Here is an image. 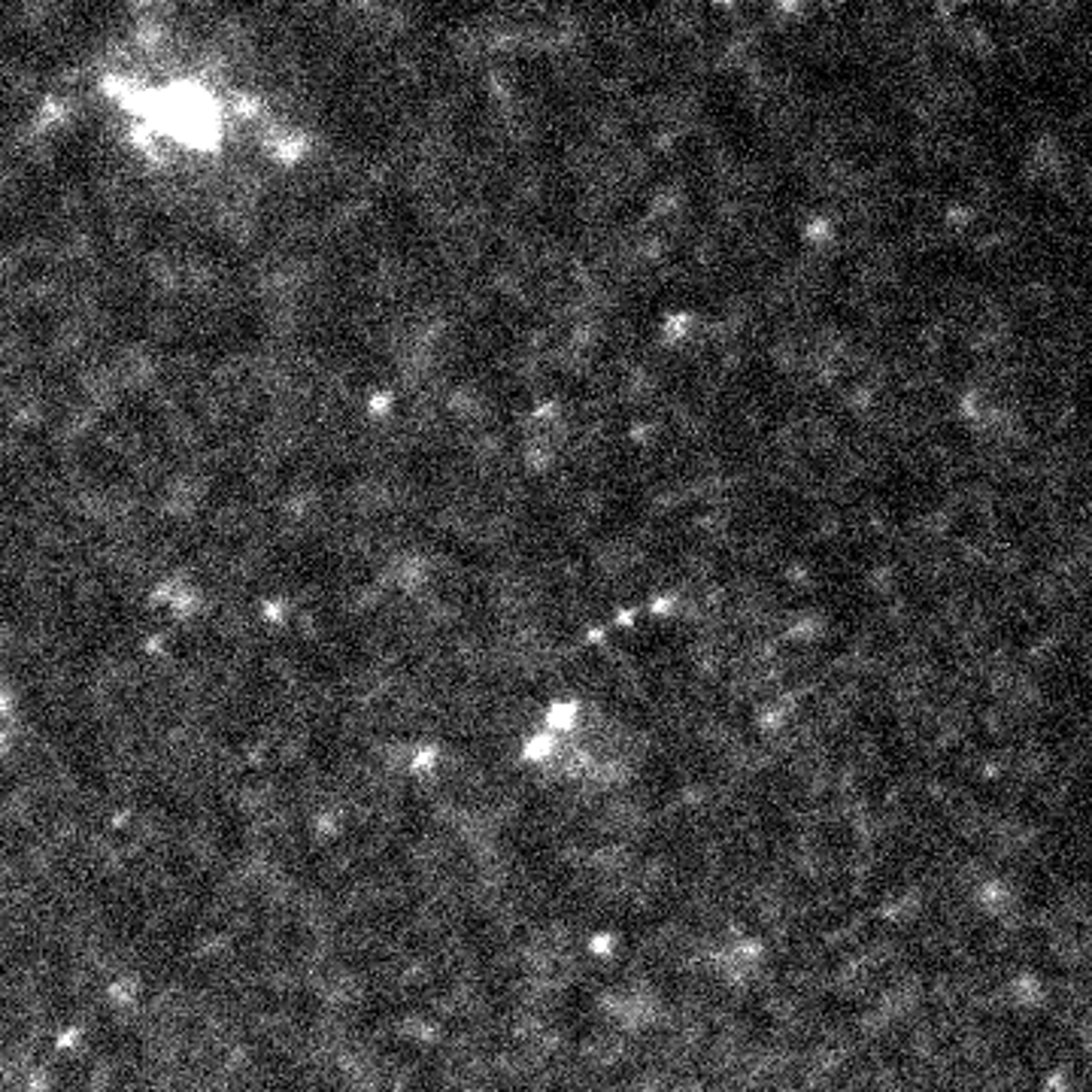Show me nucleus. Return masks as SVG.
Instances as JSON below:
<instances>
[{"mask_svg":"<svg viewBox=\"0 0 1092 1092\" xmlns=\"http://www.w3.org/2000/svg\"><path fill=\"white\" fill-rule=\"evenodd\" d=\"M508 762L535 799L592 811L629 799L649 753L622 705L592 689H555L531 701L510 728Z\"/></svg>","mask_w":1092,"mask_h":1092,"instance_id":"obj_1","label":"nucleus"}]
</instances>
